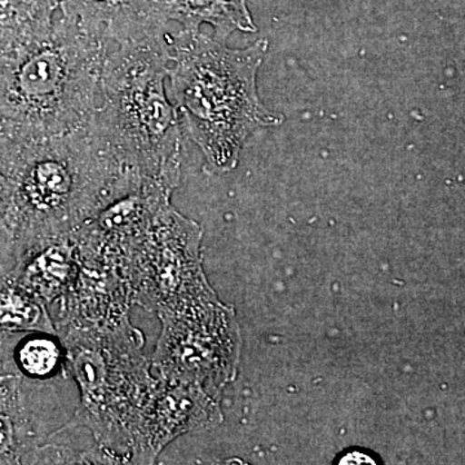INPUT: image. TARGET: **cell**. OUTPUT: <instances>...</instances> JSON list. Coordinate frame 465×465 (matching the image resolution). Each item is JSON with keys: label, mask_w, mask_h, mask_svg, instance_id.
Returning <instances> with one entry per match:
<instances>
[{"label": "cell", "mask_w": 465, "mask_h": 465, "mask_svg": "<svg viewBox=\"0 0 465 465\" xmlns=\"http://www.w3.org/2000/svg\"><path fill=\"white\" fill-rule=\"evenodd\" d=\"M14 191L7 177L0 173V231L11 235L14 228Z\"/></svg>", "instance_id": "18"}, {"label": "cell", "mask_w": 465, "mask_h": 465, "mask_svg": "<svg viewBox=\"0 0 465 465\" xmlns=\"http://www.w3.org/2000/svg\"><path fill=\"white\" fill-rule=\"evenodd\" d=\"M21 376L0 374V464H24L39 445L24 403Z\"/></svg>", "instance_id": "14"}, {"label": "cell", "mask_w": 465, "mask_h": 465, "mask_svg": "<svg viewBox=\"0 0 465 465\" xmlns=\"http://www.w3.org/2000/svg\"><path fill=\"white\" fill-rule=\"evenodd\" d=\"M168 78L186 131L213 173H229L253 131L283 122L282 115L265 108L256 85L268 41L232 50L201 30L183 29L168 34Z\"/></svg>", "instance_id": "1"}, {"label": "cell", "mask_w": 465, "mask_h": 465, "mask_svg": "<svg viewBox=\"0 0 465 465\" xmlns=\"http://www.w3.org/2000/svg\"><path fill=\"white\" fill-rule=\"evenodd\" d=\"M20 371L33 379H48L65 367V349L57 335L35 332L24 339L15 351Z\"/></svg>", "instance_id": "16"}, {"label": "cell", "mask_w": 465, "mask_h": 465, "mask_svg": "<svg viewBox=\"0 0 465 465\" xmlns=\"http://www.w3.org/2000/svg\"><path fill=\"white\" fill-rule=\"evenodd\" d=\"M21 332L57 335L47 304L7 274L0 278V344Z\"/></svg>", "instance_id": "15"}, {"label": "cell", "mask_w": 465, "mask_h": 465, "mask_svg": "<svg viewBox=\"0 0 465 465\" xmlns=\"http://www.w3.org/2000/svg\"><path fill=\"white\" fill-rule=\"evenodd\" d=\"M109 42L63 15L45 41L0 57V134L43 139L90 125Z\"/></svg>", "instance_id": "2"}, {"label": "cell", "mask_w": 465, "mask_h": 465, "mask_svg": "<svg viewBox=\"0 0 465 465\" xmlns=\"http://www.w3.org/2000/svg\"><path fill=\"white\" fill-rule=\"evenodd\" d=\"M361 464V463H375L371 460V458L367 457L365 454L361 452H351L347 457L342 458L341 464Z\"/></svg>", "instance_id": "19"}, {"label": "cell", "mask_w": 465, "mask_h": 465, "mask_svg": "<svg viewBox=\"0 0 465 465\" xmlns=\"http://www.w3.org/2000/svg\"><path fill=\"white\" fill-rule=\"evenodd\" d=\"M174 186L134 168H122L99 207L72 232L82 259L103 260L121 271L142 247Z\"/></svg>", "instance_id": "8"}, {"label": "cell", "mask_w": 465, "mask_h": 465, "mask_svg": "<svg viewBox=\"0 0 465 465\" xmlns=\"http://www.w3.org/2000/svg\"><path fill=\"white\" fill-rule=\"evenodd\" d=\"M158 318L162 330L150 358L155 375L202 385L208 391L234 378L240 332L232 308L213 302Z\"/></svg>", "instance_id": "7"}, {"label": "cell", "mask_w": 465, "mask_h": 465, "mask_svg": "<svg viewBox=\"0 0 465 465\" xmlns=\"http://www.w3.org/2000/svg\"><path fill=\"white\" fill-rule=\"evenodd\" d=\"M116 464L108 452L94 443L90 450H76L61 440L48 439L26 455L24 464Z\"/></svg>", "instance_id": "17"}, {"label": "cell", "mask_w": 465, "mask_h": 465, "mask_svg": "<svg viewBox=\"0 0 465 465\" xmlns=\"http://www.w3.org/2000/svg\"><path fill=\"white\" fill-rule=\"evenodd\" d=\"M202 228L173 204L159 213L142 247L122 269L134 305L150 313L219 302L202 268Z\"/></svg>", "instance_id": "6"}, {"label": "cell", "mask_w": 465, "mask_h": 465, "mask_svg": "<svg viewBox=\"0 0 465 465\" xmlns=\"http://www.w3.org/2000/svg\"><path fill=\"white\" fill-rule=\"evenodd\" d=\"M12 242L16 264L8 274L47 305L65 298L81 268L72 232H32Z\"/></svg>", "instance_id": "10"}, {"label": "cell", "mask_w": 465, "mask_h": 465, "mask_svg": "<svg viewBox=\"0 0 465 465\" xmlns=\"http://www.w3.org/2000/svg\"><path fill=\"white\" fill-rule=\"evenodd\" d=\"M220 420L219 403L206 388L157 376L131 425L130 464L155 463L177 437Z\"/></svg>", "instance_id": "9"}, {"label": "cell", "mask_w": 465, "mask_h": 465, "mask_svg": "<svg viewBox=\"0 0 465 465\" xmlns=\"http://www.w3.org/2000/svg\"><path fill=\"white\" fill-rule=\"evenodd\" d=\"M56 329L65 349L64 375L72 376L81 391V403L65 428L87 430L116 464H130L131 425L157 381L143 333L130 316Z\"/></svg>", "instance_id": "5"}, {"label": "cell", "mask_w": 465, "mask_h": 465, "mask_svg": "<svg viewBox=\"0 0 465 465\" xmlns=\"http://www.w3.org/2000/svg\"><path fill=\"white\" fill-rule=\"evenodd\" d=\"M60 9L119 45L166 32L168 23L152 0H63Z\"/></svg>", "instance_id": "11"}, {"label": "cell", "mask_w": 465, "mask_h": 465, "mask_svg": "<svg viewBox=\"0 0 465 465\" xmlns=\"http://www.w3.org/2000/svg\"><path fill=\"white\" fill-rule=\"evenodd\" d=\"M167 21H177L183 30L200 32L202 24L215 29V38L225 42L232 33H256L247 0H152Z\"/></svg>", "instance_id": "12"}, {"label": "cell", "mask_w": 465, "mask_h": 465, "mask_svg": "<svg viewBox=\"0 0 465 465\" xmlns=\"http://www.w3.org/2000/svg\"><path fill=\"white\" fill-rule=\"evenodd\" d=\"M122 168L91 124L43 139L0 134V173L14 191L9 237L74 232L99 207Z\"/></svg>", "instance_id": "4"}, {"label": "cell", "mask_w": 465, "mask_h": 465, "mask_svg": "<svg viewBox=\"0 0 465 465\" xmlns=\"http://www.w3.org/2000/svg\"><path fill=\"white\" fill-rule=\"evenodd\" d=\"M63 0H0V57L29 50L50 36Z\"/></svg>", "instance_id": "13"}, {"label": "cell", "mask_w": 465, "mask_h": 465, "mask_svg": "<svg viewBox=\"0 0 465 465\" xmlns=\"http://www.w3.org/2000/svg\"><path fill=\"white\" fill-rule=\"evenodd\" d=\"M170 63L166 32L119 45L104 64L103 103L91 124L122 167L177 188L183 139L179 110L164 90Z\"/></svg>", "instance_id": "3"}]
</instances>
